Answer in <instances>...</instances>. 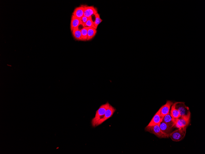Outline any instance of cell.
Returning a JSON list of instances; mask_svg holds the SVG:
<instances>
[{
  "instance_id": "13",
  "label": "cell",
  "mask_w": 205,
  "mask_h": 154,
  "mask_svg": "<svg viewBox=\"0 0 205 154\" xmlns=\"http://www.w3.org/2000/svg\"><path fill=\"white\" fill-rule=\"evenodd\" d=\"M159 125L161 130L164 133L168 134H170L171 133L173 127H169L166 124L162 121Z\"/></svg>"
},
{
  "instance_id": "15",
  "label": "cell",
  "mask_w": 205,
  "mask_h": 154,
  "mask_svg": "<svg viewBox=\"0 0 205 154\" xmlns=\"http://www.w3.org/2000/svg\"><path fill=\"white\" fill-rule=\"evenodd\" d=\"M72 32L73 37L76 40L82 41L81 30H79L78 28L74 29Z\"/></svg>"
},
{
  "instance_id": "16",
  "label": "cell",
  "mask_w": 205,
  "mask_h": 154,
  "mask_svg": "<svg viewBox=\"0 0 205 154\" xmlns=\"http://www.w3.org/2000/svg\"><path fill=\"white\" fill-rule=\"evenodd\" d=\"M97 32L96 29L91 27H89L88 31V38L87 40L92 39L96 35Z\"/></svg>"
},
{
  "instance_id": "3",
  "label": "cell",
  "mask_w": 205,
  "mask_h": 154,
  "mask_svg": "<svg viewBox=\"0 0 205 154\" xmlns=\"http://www.w3.org/2000/svg\"><path fill=\"white\" fill-rule=\"evenodd\" d=\"M174 104L176 109L180 112L181 117L190 119L191 113L189 109L186 105L185 102H176Z\"/></svg>"
},
{
  "instance_id": "1",
  "label": "cell",
  "mask_w": 205,
  "mask_h": 154,
  "mask_svg": "<svg viewBox=\"0 0 205 154\" xmlns=\"http://www.w3.org/2000/svg\"><path fill=\"white\" fill-rule=\"evenodd\" d=\"M108 102L105 104L102 105L96 112L95 117L92 121V124L94 127H97L98 121L104 115L107 110L110 106Z\"/></svg>"
},
{
  "instance_id": "7",
  "label": "cell",
  "mask_w": 205,
  "mask_h": 154,
  "mask_svg": "<svg viewBox=\"0 0 205 154\" xmlns=\"http://www.w3.org/2000/svg\"><path fill=\"white\" fill-rule=\"evenodd\" d=\"M175 127L180 128L184 127H187L190 122V119L180 117L178 119H175Z\"/></svg>"
},
{
  "instance_id": "19",
  "label": "cell",
  "mask_w": 205,
  "mask_h": 154,
  "mask_svg": "<svg viewBox=\"0 0 205 154\" xmlns=\"http://www.w3.org/2000/svg\"><path fill=\"white\" fill-rule=\"evenodd\" d=\"M85 27H91L97 29L94 26V22L93 21L92 17L88 18L87 23L85 25Z\"/></svg>"
},
{
  "instance_id": "14",
  "label": "cell",
  "mask_w": 205,
  "mask_h": 154,
  "mask_svg": "<svg viewBox=\"0 0 205 154\" xmlns=\"http://www.w3.org/2000/svg\"><path fill=\"white\" fill-rule=\"evenodd\" d=\"M170 114L171 116L175 119H178L181 117L180 112L175 108L174 104L172 106Z\"/></svg>"
},
{
  "instance_id": "17",
  "label": "cell",
  "mask_w": 205,
  "mask_h": 154,
  "mask_svg": "<svg viewBox=\"0 0 205 154\" xmlns=\"http://www.w3.org/2000/svg\"><path fill=\"white\" fill-rule=\"evenodd\" d=\"M89 27H85L81 30L82 41L87 40L88 31Z\"/></svg>"
},
{
  "instance_id": "2",
  "label": "cell",
  "mask_w": 205,
  "mask_h": 154,
  "mask_svg": "<svg viewBox=\"0 0 205 154\" xmlns=\"http://www.w3.org/2000/svg\"><path fill=\"white\" fill-rule=\"evenodd\" d=\"M159 125L147 126L145 128V131L154 134L160 138H166L169 137L170 134H165L162 131Z\"/></svg>"
},
{
  "instance_id": "20",
  "label": "cell",
  "mask_w": 205,
  "mask_h": 154,
  "mask_svg": "<svg viewBox=\"0 0 205 154\" xmlns=\"http://www.w3.org/2000/svg\"><path fill=\"white\" fill-rule=\"evenodd\" d=\"M89 18H88L87 17L84 16H83V17H82L81 18V20L82 21V22H83V27H84L85 25L87 23V20Z\"/></svg>"
},
{
  "instance_id": "10",
  "label": "cell",
  "mask_w": 205,
  "mask_h": 154,
  "mask_svg": "<svg viewBox=\"0 0 205 154\" xmlns=\"http://www.w3.org/2000/svg\"><path fill=\"white\" fill-rule=\"evenodd\" d=\"M85 6H81L76 8L72 13V15L75 17L81 20L82 17L84 16Z\"/></svg>"
},
{
  "instance_id": "9",
  "label": "cell",
  "mask_w": 205,
  "mask_h": 154,
  "mask_svg": "<svg viewBox=\"0 0 205 154\" xmlns=\"http://www.w3.org/2000/svg\"><path fill=\"white\" fill-rule=\"evenodd\" d=\"M173 104L172 102L168 101L165 105L161 107V114L162 117H163L169 113L171 107Z\"/></svg>"
},
{
  "instance_id": "5",
  "label": "cell",
  "mask_w": 205,
  "mask_h": 154,
  "mask_svg": "<svg viewBox=\"0 0 205 154\" xmlns=\"http://www.w3.org/2000/svg\"><path fill=\"white\" fill-rule=\"evenodd\" d=\"M115 111V109L111 105L106 111L104 115L98 121L97 125V126L111 118Z\"/></svg>"
},
{
  "instance_id": "12",
  "label": "cell",
  "mask_w": 205,
  "mask_h": 154,
  "mask_svg": "<svg viewBox=\"0 0 205 154\" xmlns=\"http://www.w3.org/2000/svg\"><path fill=\"white\" fill-rule=\"evenodd\" d=\"M81 25H83V22L81 20L72 15L70 24L71 31H72L74 29L78 28V27Z\"/></svg>"
},
{
  "instance_id": "18",
  "label": "cell",
  "mask_w": 205,
  "mask_h": 154,
  "mask_svg": "<svg viewBox=\"0 0 205 154\" xmlns=\"http://www.w3.org/2000/svg\"><path fill=\"white\" fill-rule=\"evenodd\" d=\"M95 20L94 22V24L95 27L97 29L98 25L103 21V20L101 18L100 15L98 13L95 15Z\"/></svg>"
},
{
  "instance_id": "8",
  "label": "cell",
  "mask_w": 205,
  "mask_h": 154,
  "mask_svg": "<svg viewBox=\"0 0 205 154\" xmlns=\"http://www.w3.org/2000/svg\"><path fill=\"white\" fill-rule=\"evenodd\" d=\"M97 11L94 6H85L84 16L88 18L91 17L93 15H95L97 13Z\"/></svg>"
},
{
  "instance_id": "4",
  "label": "cell",
  "mask_w": 205,
  "mask_h": 154,
  "mask_svg": "<svg viewBox=\"0 0 205 154\" xmlns=\"http://www.w3.org/2000/svg\"><path fill=\"white\" fill-rule=\"evenodd\" d=\"M187 127L178 128V129L172 132L170 134V137L172 141L178 142L183 139L186 133Z\"/></svg>"
},
{
  "instance_id": "6",
  "label": "cell",
  "mask_w": 205,
  "mask_h": 154,
  "mask_svg": "<svg viewBox=\"0 0 205 154\" xmlns=\"http://www.w3.org/2000/svg\"><path fill=\"white\" fill-rule=\"evenodd\" d=\"M161 108L159 110L152 119L148 125V126H154L157 125H159L161 122L163 118L161 114Z\"/></svg>"
},
{
  "instance_id": "11",
  "label": "cell",
  "mask_w": 205,
  "mask_h": 154,
  "mask_svg": "<svg viewBox=\"0 0 205 154\" xmlns=\"http://www.w3.org/2000/svg\"><path fill=\"white\" fill-rule=\"evenodd\" d=\"M162 122L171 127H174L175 124V119L173 118L170 113L163 117Z\"/></svg>"
}]
</instances>
